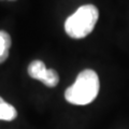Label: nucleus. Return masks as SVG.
<instances>
[{"instance_id":"1","label":"nucleus","mask_w":129,"mask_h":129,"mask_svg":"<svg viewBox=\"0 0 129 129\" xmlns=\"http://www.w3.org/2000/svg\"><path fill=\"white\" fill-rule=\"evenodd\" d=\"M99 78L94 70L86 69L80 72L73 85L64 91V98L69 103L85 106L94 101L99 92Z\"/></svg>"},{"instance_id":"2","label":"nucleus","mask_w":129,"mask_h":129,"mask_svg":"<svg viewBox=\"0 0 129 129\" xmlns=\"http://www.w3.org/2000/svg\"><path fill=\"white\" fill-rule=\"evenodd\" d=\"M98 17L99 12L95 6H82L67 18L64 23V30L72 39L85 38L95 28Z\"/></svg>"},{"instance_id":"3","label":"nucleus","mask_w":129,"mask_h":129,"mask_svg":"<svg viewBox=\"0 0 129 129\" xmlns=\"http://www.w3.org/2000/svg\"><path fill=\"white\" fill-rule=\"evenodd\" d=\"M46 72H47V68L41 60H34L28 66V74H29L30 78L35 80H39L41 82L45 78Z\"/></svg>"},{"instance_id":"4","label":"nucleus","mask_w":129,"mask_h":129,"mask_svg":"<svg viewBox=\"0 0 129 129\" xmlns=\"http://www.w3.org/2000/svg\"><path fill=\"white\" fill-rule=\"evenodd\" d=\"M11 46V37L8 32L0 30V63L5 62L9 57V50Z\"/></svg>"},{"instance_id":"5","label":"nucleus","mask_w":129,"mask_h":129,"mask_svg":"<svg viewBox=\"0 0 129 129\" xmlns=\"http://www.w3.org/2000/svg\"><path fill=\"white\" fill-rule=\"evenodd\" d=\"M17 116L16 109L6 101L0 104V120H13Z\"/></svg>"},{"instance_id":"6","label":"nucleus","mask_w":129,"mask_h":129,"mask_svg":"<svg viewBox=\"0 0 129 129\" xmlns=\"http://www.w3.org/2000/svg\"><path fill=\"white\" fill-rule=\"evenodd\" d=\"M42 82H43L44 85H46L48 87H55L59 82L58 73L54 69H47L46 75Z\"/></svg>"},{"instance_id":"7","label":"nucleus","mask_w":129,"mask_h":129,"mask_svg":"<svg viewBox=\"0 0 129 129\" xmlns=\"http://www.w3.org/2000/svg\"><path fill=\"white\" fill-rule=\"evenodd\" d=\"M2 102H5V100H3V99L1 98V97H0V104H1Z\"/></svg>"}]
</instances>
